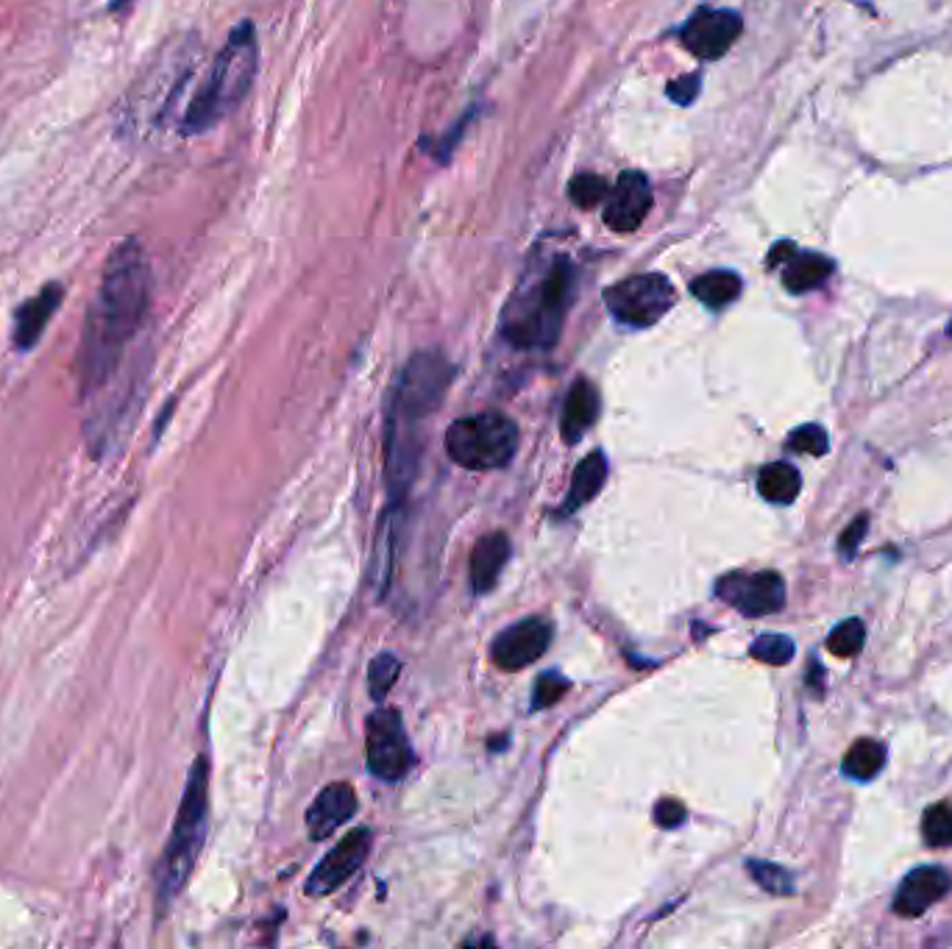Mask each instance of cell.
I'll return each instance as SVG.
<instances>
[{"label": "cell", "instance_id": "obj_29", "mask_svg": "<svg viewBox=\"0 0 952 949\" xmlns=\"http://www.w3.org/2000/svg\"><path fill=\"white\" fill-rule=\"evenodd\" d=\"M752 658L761 660V663L768 666H785L791 663V658H794V641L785 636H774V632H766V636L755 638V643L750 647Z\"/></svg>", "mask_w": 952, "mask_h": 949}, {"label": "cell", "instance_id": "obj_1", "mask_svg": "<svg viewBox=\"0 0 952 949\" xmlns=\"http://www.w3.org/2000/svg\"><path fill=\"white\" fill-rule=\"evenodd\" d=\"M151 264L140 240H123L109 253L98 296L87 312L79 354L81 393L96 396L118 377L126 349L146 323Z\"/></svg>", "mask_w": 952, "mask_h": 949}, {"label": "cell", "instance_id": "obj_39", "mask_svg": "<svg viewBox=\"0 0 952 949\" xmlns=\"http://www.w3.org/2000/svg\"><path fill=\"white\" fill-rule=\"evenodd\" d=\"M950 334H952V323H950Z\"/></svg>", "mask_w": 952, "mask_h": 949}, {"label": "cell", "instance_id": "obj_15", "mask_svg": "<svg viewBox=\"0 0 952 949\" xmlns=\"http://www.w3.org/2000/svg\"><path fill=\"white\" fill-rule=\"evenodd\" d=\"M65 298V287L59 281L42 287L34 298H29L26 303H20V309L14 312V349L18 351H31L40 343L42 332L51 323V318L57 314L59 303Z\"/></svg>", "mask_w": 952, "mask_h": 949}, {"label": "cell", "instance_id": "obj_37", "mask_svg": "<svg viewBox=\"0 0 952 949\" xmlns=\"http://www.w3.org/2000/svg\"><path fill=\"white\" fill-rule=\"evenodd\" d=\"M807 680H811L813 691H819V682L824 680V669L816 663V660H813V663H811V677H807Z\"/></svg>", "mask_w": 952, "mask_h": 949}, {"label": "cell", "instance_id": "obj_4", "mask_svg": "<svg viewBox=\"0 0 952 949\" xmlns=\"http://www.w3.org/2000/svg\"><path fill=\"white\" fill-rule=\"evenodd\" d=\"M207 810H209V771L207 760L198 758L192 763L190 780H187L185 797H181L179 816H176L173 832L165 847L162 866L157 875L159 905H168L176 893L185 888L187 877L192 875L198 852H201L204 832H207Z\"/></svg>", "mask_w": 952, "mask_h": 949}, {"label": "cell", "instance_id": "obj_6", "mask_svg": "<svg viewBox=\"0 0 952 949\" xmlns=\"http://www.w3.org/2000/svg\"><path fill=\"white\" fill-rule=\"evenodd\" d=\"M452 379L454 368L440 351H420V354H415L401 371V377H398L396 388H393L387 418L418 427L426 416H432L440 407Z\"/></svg>", "mask_w": 952, "mask_h": 949}, {"label": "cell", "instance_id": "obj_31", "mask_svg": "<svg viewBox=\"0 0 952 949\" xmlns=\"http://www.w3.org/2000/svg\"><path fill=\"white\" fill-rule=\"evenodd\" d=\"M607 192H611V184H607L602 176L591 173V176H577V179L572 181V190H568V196H572V201L577 203V207L591 209V207H599V203H605Z\"/></svg>", "mask_w": 952, "mask_h": 949}, {"label": "cell", "instance_id": "obj_12", "mask_svg": "<svg viewBox=\"0 0 952 949\" xmlns=\"http://www.w3.org/2000/svg\"><path fill=\"white\" fill-rule=\"evenodd\" d=\"M370 852V830L368 827H357V830L348 832L318 866L309 875L307 880V893L309 897H329L335 893L343 882L351 880L354 871L363 866V860Z\"/></svg>", "mask_w": 952, "mask_h": 949}, {"label": "cell", "instance_id": "obj_16", "mask_svg": "<svg viewBox=\"0 0 952 949\" xmlns=\"http://www.w3.org/2000/svg\"><path fill=\"white\" fill-rule=\"evenodd\" d=\"M357 813V793L346 782H331L315 797L307 810V830L313 841L329 838L331 832L340 830L351 816Z\"/></svg>", "mask_w": 952, "mask_h": 949}, {"label": "cell", "instance_id": "obj_5", "mask_svg": "<svg viewBox=\"0 0 952 949\" xmlns=\"http://www.w3.org/2000/svg\"><path fill=\"white\" fill-rule=\"evenodd\" d=\"M518 449V427L502 412H483L454 421L446 432V454L468 471L507 466Z\"/></svg>", "mask_w": 952, "mask_h": 949}, {"label": "cell", "instance_id": "obj_26", "mask_svg": "<svg viewBox=\"0 0 952 949\" xmlns=\"http://www.w3.org/2000/svg\"><path fill=\"white\" fill-rule=\"evenodd\" d=\"M398 671H401V663H398L396 655L381 652V655H376L374 660H370L368 688H370V697H374V702H381V699L390 693V688L396 686V680H398Z\"/></svg>", "mask_w": 952, "mask_h": 949}, {"label": "cell", "instance_id": "obj_35", "mask_svg": "<svg viewBox=\"0 0 952 949\" xmlns=\"http://www.w3.org/2000/svg\"><path fill=\"white\" fill-rule=\"evenodd\" d=\"M700 84H702V79L696 73L683 76V79H677V81H672V84H668V98H672V101H677V103H683V107H688V103L694 101L696 96H700Z\"/></svg>", "mask_w": 952, "mask_h": 949}, {"label": "cell", "instance_id": "obj_25", "mask_svg": "<svg viewBox=\"0 0 952 949\" xmlns=\"http://www.w3.org/2000/svg\"><path fill=\"white\" fill-rule=\"evenodd\" d=\"M863 641H866V627H863V621L846 618V621H841L839 627L830 632L827 649L835 658H855L863 649Z\"/></svg>", "mask_w": 952, "mask_h": 949}, {"label": "cell", "instance_id": "obj_21", "mask_svg": "<svg viewBox=\"0 0 952 949\" xmlns=\"http://www.w3.org/2000/svg\"><path fill=\"white\" fill-rule=\"evenodd\" d=\"M398 507L390 505L381 516L379 535H376V549H374V562H370V577H374L376 590L379 596H385V590L390 588V573H393V555H396V532H398Z\"/></svg>", "mask_w": 952, "mask_h": 949}, {"label": "cell", "instance_id": "obj_11", "mask_svg": "<svg viewBox=\"0 0 952 949\" xmlns=\"http://www.w3.org/2000/svg\"><path fill=\"white\" fill-rule=\"evenodd\" d=\"M552 643V623L546 618H524L502 629L490 647V660L502 671H522L546 655Z\"/></svg>", "mask_w": 952, "mask_h": 949}, {"label": "cell", "instance_id": "obj_18", "mask_svg": "<svg viewBox=\"0 0 952 949\" xmlns=\"http://www.w3.org/2000/svg\"><path fill=\"white\" fill-rule=\"evenodd\" d=\"M507 560H510V538L505 532H490L476 540L470 555V585L476 593H488L494 588Z\"/></svg>", "mask_w": 952, "mask_h": 949}, {"label": "cell", "instance_id": "obj_32", "mask_svg": "<svg viewBox=\"0 0 952 949\" xmlns=\"http://www.w3.org/2000/svg\"><path fill=\"white\" fill-rule=\"evenodd\" d=\"M568 691V680L566 677H561L557 671H549V675H544L538 680V686H535L533 691V708H552V705L557 702V699L563 697V693Z\"/></svg>", "mask_w": 952, "mask_h": 949}, {"label": "cell", "instance_id": "obj_8", "mask_svg": "<svg viewBox=\"0 0 952 949\" xmlns=\"http://www.w3.org/2000/svg\"><path fill=\"white\" fill-rule=\"evenodd\" d=\"M716 596L750 618L772 616L785 605V582L777 571H730L716 582Z\"/></svg>", "mask_w": 952, "mask_h": 949}, {"label": "cell", "instance_id": "obj_22", "mask_svg": "<svg viewBox=\"0 0 952 949\" xmlns=\"http://www.w3.org/2000/svg\"><path fill=\"white\" fill-rule=\"evenodd\" d=\"M757 490L772 505H791L802 490V477L791 462H768L757 473Z\"/></svg>", "mask_w": 952, "mask_h": 949}, {"label": "cell", "instance_id": "obj_3", "mask_svg": "<svg viewBox=\"0 0 952 949\" xmlns=\"http://www.w3.org/2000/svg\"><path fill=\"white\" fill-rule=\"evenodd\" d=\"M259 68V46L254 23H240L229 34L226 46L215 57L209 68L207 81L201 90L187 103V112L181 118V134L198 137L204 131L215 129L220 120L229 118L251 90Z\"/></svg>", "mask_w": 952, "mask_h": 949}, {"label": "cell", "instance_id": "obj_28", "mask_svg": "<svg viewBox=\"0 0 952 949\" xmlns=\"http://www.w3.org/2000/svg\"><path fill=\"white\" fill-rule=\"evenodd\" d=\"M746 871H750L752 880H755L763 891L777 893V897L794 893V880H791L789 871L780 869L777 863H768V860H750V863H746Z\"/></svg>", "mask_w": 952, "mask_h": 949}, {"label": "cell", "instance_id": "obj_13", "mask_svg": "<svg viewBox=\"0 0 952 949\" xmlns=\"http://www.w3.org/2000/svg\"><path fill=\"white\" fill-rule=\"evenodd\" d=\"M649 209H652L649 181H646V176L638 173V170H627V173L618 176V181L611 187V192H607L602 218H605V223L611 226L613 231L627 234V231H635L641 223H644Z\"/></svg>", "mask_w": 952, "mask_h": 949}, {"label": "cell", "instance_id": "obj_27", "mask_svg": "<svg viewBox=\"0 0 952 949\" xmlns=\"http://www.w3.org/2000/svg\"><path fill=\"white\" fill-rule=\"evenodd\" d=\"M922 836L930 847H952V805L939 802L924 810Z\"/></svg>", "mask_w": 952, "mask_h": 949}, {"label": "cell", "instance_id": "obj_19", "mask_svg": "<svg viewBox=\"0 0 952 949\" xmlns=\"http://www.w3.org/2000/svg\"><path fill=\"white\" fill-rule=\"evenodd\" d=\"M833 273V262L822 253H791V259L783 262V284L785 290L800 296V292H811L827 281Z\"/></svg>", "mask_w": 952, "mask_h": 949}, {"label": "cell", "instance_id": "obj_30", "mask_svg": "<svg viewBox=\"0 0 952 949\" xmlns=\"http://www.w3.org/2000/svg\"><path fill=\"white\" fill-rule=\"evenodd\" d=\"M785 446H789L791 451H800V454L822 457V454H827L830 440H827V432H824L819 423H805V427L794 429V432L789 434Z\"/></svg>", "mask_w": 952, "mask_h": 949}, {"label": "cell", "instance_id": "obj_23", "mask_svg": "<svg viewBox=\"0 0 952 949\" xmlns=\"http://www.w3.org/2000/svg\"><path fill=\"white\" fill-rule=\"evenodd\" d=\"M741 287H744V281L733 270H711V273H702L700 279L691 281V292L711 309L733 303L741 296Z\"/></svg>", "mask_w": 952, "mask_h": 949}, {"label": "cell", "instance_id": "obj_36", "mask_svg": "<svg viewBox=\"0 0 952 949\" xmlns=\"http://www.w3.org/2000/svg\"><path fill=\"white\" fill-rule=\"evenodd\" d=\"M791 253H794V246L791 242H780V246L772 248V253H768V264H780L785 262V259H791Z\"/></svg>", "mask_w": 952, "mask_h": 949}, {"label": "cell", "instance_id": "obj_38", "mask_svg": "<svg viewBox=\"0 0 952 949\" xmlns=\"http://www.w3.org/2000/svg\"><path fill=\"white\" fill-rule=\"evenodd\" d=\"M131 3H135V0H112V3H109V12H123Z\"/></svg>", "mask_w": 952, "mask_h": 949}, {"label": "cell", "instance_id": "obj_20", "mask_svg": "<svg viewBox=\"0 0 952 949\" xmlns=\"http://www.w3.org/2000/svg\"><path fill=\"white\" fill-rule=\"evenodd\" d=\"M605 479H607V460L602 451H594V454L585 457V460L577 466V471H574L572 488H568L563 512H574L579 510V507L588 505V501H594L596 496H599V490L605 488Z\"/></svg>", "mask_w": 952, "mask_h": 949}, {"label": "cell", "instance_id": "obj_17", "mask_svg": "<svg viewBox=\"0 0 952 949\" xmlns=\"http://www.w3.org/2000/svg\"><path fill=\"white\" fill-rule=\"evenodd\" d=\"M599 418V390L588 379H577L572 384L566 396V404H563V418H561V434L566 443H579L583 434Z\"/></svg>", "mask_w": 952, "mask_h": 949}, {"label": "cell", "instance_id": "obj_34", "mask_svg": "<svg viewBox=\"0 0 952 949\" xmlns=\"http://www.w3.org/2000/svg\"><path fill=\"white\" fill-rule=\"evenodd\" d=\"M655 821L663 830H674V827L685 821V805L677 802V799H661L655 805Z\"/></svg>", "mask_w": 952, "mask_h": 949}, {"label": "cell", "instance_id": "obj_2", "mask_svg": "<svg viewBox=\"0 0 952 949\" xmlns=\"http://www.w3.org/2000/svg\"><path fill=\"white\" fill-rule=\"evenodd\" d=\"M577 290L572 259L557 257L533 284L518 287L502 314V334L518 349H552L561 340Z\"/></svg>", "mask_w": 952, "mask_h": 949}, {"label": "cell", "instance_id": "obj_14", "mask_svg": "<svg viewBox=\"0 0 952 949\" xmlns=\"http://www.w3.org/2000/svg\"><path fill=\"white\" fill-rule=\"evenodd\" d=\"M950 886L952 880L944 869H939V866H919L896 888L894 913L905 916V919H916L930 905L944 899Z\"/></svg>", "mask_w": 952, "mask_h": 949}, {"label": "cell", "instance_id": "obj_33", "mask_svg": "<svg viewBox=\"0 0 952 949\" xmlns=\"http://www.w3.org/2000/svg\"><path fill=\"white\" fill-rule=\"evenodd\" d=\"M866 527H869V516H857L855 521H852L850 527L844 529V535L839 538L841 557H846V560H852V557H855L857 546H861L863 535H866Z\"/></svg>", "mask_w": 952, "mask_h": 949}, {"label": "cell", "instance_id": "obj_24", "mask_svg": "<svg viewBox=\"0 0 952 949\" xmlns=\"http://www.w3.org/2000/svg\"><path fill=\"white\" fill-rule=\"evenodd\" d=\"M885 747L880 741H874V738H861V741H855L850 747V752H846L844 763H841V769H844L846 777H852V780H874V777L883 771L885 766Z\"/></svg>", "mask_w": 952, "mask_h": 949}, {"label": "cell", "instance_id": "obj_9", "mask_svg": "<svg viewBox=\"0 0 952 949\" xmlns=\"http://www.w3.org/2000/svg\"><path fill=\"white\" fill-rule=\"evenodd\" d=\"M413 763V749L404 736L401 716L393 708H379L368 719V766L379 780H401Z\"/></svg>", "mask_w": 952, "mask_h": 949}, {"label": "cell", "instance_id": "obj_10", "mask_svg": "<svg viewBox=\"0 0 952 949\" xmlns=\"http://www.w3.org/2000/svg\"><path fill=\"white\" fill-rule=\"evenodd\" d=\"M741 31H744L741 14L730 12V9L705 7L691 14L688 23L680 31V40L696 59L713 62V59H722L735 46Z\"/></svg>", "mask_w": 952, "mask_h": 949}, {"label": "cell", "instance_id": "obj_7", "mask_svg": "<svg viewBox=\"0 0 952 949\" xmlns=\"http://www.w3.org/2000/svg\"><path fill=\"white\" fill-rule=\"evenodd\" d=\"M677 292L663 273H638L616 281L605 290V303L618 323L633 329L655 327L674 307Z\"/></svg>", "mask_w": 952, "mask_h": 949}]
</instances>
